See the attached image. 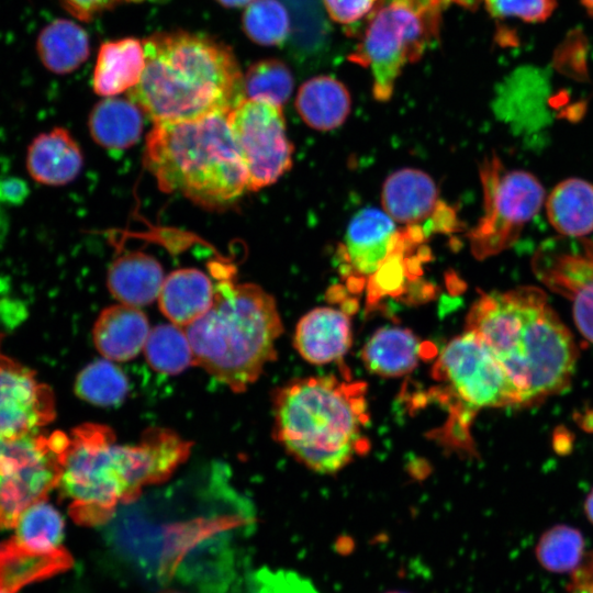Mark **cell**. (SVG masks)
Masks as SVG:
<instances>
[{"instance_id": "26", "label": "cell", "mask_w": 593, "mask_h": 593, "mask_svg": "<svg viewBox=\"0 0 593 593\" xmlns=\"http://www.w3.org/2000/svg\"><path fill=\"white\" fill-rule=\"evenodd\" d=\"M143 111L130 99L109 97L99 101L89 115L93 141L111 152L136 144L143 132Z\"/></svg>"}, {"instance_id": "35", "label": "cell", "mask_w": 593, "mask_h": 593, "mask_svg": "<svg viewBox=\"0 0 593 593\" xmlns=\"http://www.w3.org/2000/svg\"><path fill=\"white\" fill-rule=\"evenodd\" d=\"M483 2L494 18H517L526 22H542L557 7L556 0H483Z\"/></svg>"}, {"instance_id": "8", "label": "cell", "mask_w": 593, "mask_h": 593, "mask_svg": "<svg viewBox=\"0 0 593 593\" xmlns=\"http://www.w3.org/2000/svg\"><path fill=\"white\" fill-rule=\"evenodd\" d=\"M448 0H379L349 60L370 69L373 97L391 98L404 66L416 61L438 36Z\"/></svg>"}, {"instance_id": "4", "label": "cell", "mask_w": 593, "mask_h": 593, "mask_svg": "<svg viewBox=\"0 0 593 593\" xmlns=\"http://www.w3.org/2000/svg\"><path fill=\"white\" fill-rule=\"evenodd\" d=\"M366 389L334 376L289 381L272 398L276 439L310 470L337 473L369 449Z\"/></svg>"}, {"instance_id": "13", "label": "cell", "mask_w": 593, "mask_h": 593, "mask_svg": "<svg viewBox=\"0 0 593 593\" xmlns=\"http://www.w3.org/2000/svg\"><path fill=\"white\" fill-rule=\"evenodd\" d=\"M400 232L396 223L384 212L368 208L350 220L339 254L347 277L354 280H373L391 264L403 247L419 242L425 233L407 227Z\"/></svg>"}, {"instance_id": "40", "label": "cell", "mask_w": 593, "mask_h": 593, "mask_svg": "<svg viewBox=\"0 0 593 593\" xmlns=\"http://www.w3.org/2000/svg\"><path fill=\"white\" fill-rule=\"evenodd\" d=\"M584 512L588 519L593 524V489L585 499Z\"/></svg>"}, {"instance_id": "32", "label": "cell", "mask_w": 593, "mask_h": 593, "mask_svg": "<svg viewBox=\"0 0 593 593\" xmlns=\"http://www.w3.org/2000/svg\"><path fill=\"white\" fill-rule=\"evenodd\" d=\"M292 90V72L280 59L256 61L243 75V92L247 99L264 100L282 107Z\"/></svg>"}, {"instance_id": "6", "label": "cell", "mask_w": 593, "mask_h": 593, "mask_svg": "<svg viewBox=\"0 0 593 593\" xmlns=\"http://www.w3.org/2000/svg\"><path fill=\"white\" fill-rule=\"evenodd\" d=\"M227 114L155 123L146 138L144 164L160 190L179 192L208 209L226 206L248 190Z\"/></svg>"}, {"instance_id": "42", "label": "cell", "mask_w": 593, "mask_h": 593, "mask_svg": "<svg viewBox=\"0 0 593 593\" xmlns=\"http://www.w3.org/2000/svg\"><path fill=\"white\" fill-rule=\"evenodd\" d=\"M159 593H183V592H180V591H177V590H170V589H168V590L161 591V592H159Z\"/></svg>"}, {"instance_id": "41", "label": "cell", "mask_w": 593, "mask_h": 593, "mask_svg": "<svg viewBox=\"0 0 593 593\" xmlns=\"http://www.w3.org/2000/svg\"><path fill=\"white\" fill-rule=\"evenodd\" d=\"M582 5L586 10V12L593 16V0H581Z\"/></svg>"}, {"instance_id": "11", "label": "cell", "mask_w": 593, "mask_h": 593, "mask_svg": "<svg viewBox=\"0 0 593 593\" xmlns=\"http://www.w3.org/2000/svg\"><path fill=\"white\" fill-rule=\"evenodd\" d=\"M227 121L247 172L248 190L271 186L291 169L293 145L287 136L282 107L244 98Z\"/></svg>"}, {"instance_id": "3", "label": "cell", "mask_w": 593, "mask_h": 593, "mask_svg": "<svg viewBox=\"0 0 593 593\" xmlns=\"http://www.w3.org/2000/svg\"><path fill=\"white\" fill-rule=\"evenodd\" d=\"M143 46L145 68L128 99L155 123L230 113L245 98L240 67L223 42L178 30L155 33Z\"/></svg>"}, {"instance_id": "9", "label": "cell", "mask_w": 593, "mask_h": 593, "mask_svg": "<svg viewBox=\"0 0 593 593\" xmlns=\"http://www.w3.org/2000/svg\"><path fill=\"white\" fill-rule=\"evenodd\" d=\"M483 212L468 234L470 250L484 260L510 249L544 206L546 192L530 172L507 168L492 153L479 165Z\"/></svg>"}, {"instance_id": "15", "label": "cell", "mask_w": 593, "mask_h": 593, "mask_svg": "<svg viewBox=\"0 0 593 593\" xmlns=\"http://www.w3.org/2000/svg\"><path fill=\"white\" fill-rule=\"evenodd\" d=\"M383 211L396 223L407 227L444 231L454 228L456 217L439 199L433 178L415 168H402L383 182ZM445 232V231H444Z\"/></svg>"}, {"instance_id": "34", "label": "cell", "mask_w": 593, "mask_h": 593, "mask_svg": "<svg viewBox=\"0 0 593 593\" xmlns=\"http://www.w3.org/2000/svg\"><path fill=\"white\" fill-rule=\"evenodd\" d=\"M242 593H317L309 580L295 572L264 568L253 572Z\"/></svg>"}, {"instance_id": "1", "label": "cell", "mask_w": 593, "mask_h": 593, "mask_svg": "<svg viewBox=\"0 0 593 593\" xmlns=\"http://www.w3.org/2000/svg\"><path fill=\"white\" fill-rule=\"evenodd\" d=\"M192 443L154 427L135 445L116 443L107 425L85 423L68 435L57 485L72 521L85 527L108 523L119 504L136 501L149 485L166 481L183 463Z\"/></svg>"}, {"instance_id": "36", "label": "cell", "mask_w": 593, "mask_h": 593, "mask_svg": "<svg viewBox=\"0 0 593 593\" xmlns=\"http://www.w3.org/2000/svg\"><path fill=\"white\" fill-rule=\"evenodd\" d=\"M379 0H323L332 20L343 25H351L369 16Z\"/></svg>"}, {"instance_id": "14", "label": "cell", "mask_w": 593, "mask_h": 593, "mask_svg": "<svg viewBox=\"0 0 593 593\" xmlns=\"http://www.w3.org/2000/svg\"><path fill=\"white\" fill-rule=\"evenodd\" d=\"M55 415L51 388L37 381L30 368L0 354V438L40 430Z\"/></svg>"}, {"instance_id": "22", "label": "cell", "mask_w": 593, "mask_h": 593, "mask_svg": "<svg viewBox=\"0 0 593 593\" xmlns=\"http://www.w3.org/2000/svg\"><path fill=\"white\" fill-rule=\"evenodd\" d=\"M144 68L143 42L134 37L104 42L92 75L93 90L107 98L130 91L139 82Z\"/></svg>"}, {"instance_id": "25", "label": "cell", "mask_w": 593, "mask_h": 593, "mask_svg": "<svg viewBox=\"0 0 593 593\" xmlns=\"http://www.w3.org/2000/svg\"><path fill=\"white\" fill-rule=\"evenodd\" d=\"M548 222L560 236L585 237L593 233V184L581 178L557 183L544 203Z\"/></svg>"}, {"instance_id": "2", "label": "cell", "mask_w": 593, "mask_h": 593, "mask_svg": "<svg viewBox=\"0 0 593 593\" xmlns=\"http://www.w3.org/2000/svg\"><path fill=\"white\" fill-rule=\"evenodd\" d=\"M513 380L529 406L566 391L579 350L572 333L536 286L481 293L466 317Z\"/></svg>"}, {"instance_id": "23", "label": "cell", "mask_w": 593, "mask_h": 593, "mask_svg": "<svg viewBox=\"0 0 593 593\" xmlns=\"http://www.w3.org/2000/svg\"><path fill=\"white\" fill-rule=\"evenodd\" d=\"M302 121L315 131H332L348 118L351 98L346 86L332 76L320 75L304 81L295 97Z\"/></svg>"}, {"instance_id": "10", "label": "cell", "mask_w": 593, "mask_h": 593, "mask_svg": "<svg viewBox=\"0 0 593 593\" xmlns=\"http://www.w3.org/2000/svg\"><path fill=\"white\" fill-rule=\"evenodd\" d=\"M67 444L60 430L0 438V529L14 528L30 505L57 488Z\"/></svg>"}, {"instance_id": "28", "label": "cell", "mask_w": 593, "mask_h": 593, "mask_svg": "<svg viewBox=\"0 0 593 593\" xmlns=\"http://www.w3.org/2000/svg\"><path fill=\"white\" fill-rule=\"evenodd\" d=\"M128 389V380L124 372L105 358L86 366L75 382V393L86 402L99 406H114L122 403Z\"/></svg>"}, {"instance_id": "43", "label": "cell", "mask_w": 593, "mask_h": 593, "mask_svg": "<svg viewBox=\"0 0 593 593\" xmlns=\"http://www.w3.org/2000/svg\"><path fill=\"white\" fill-rule=\"evenodd\" d=\"M384 593H409V592H404V591H388V592H384Z\"/></svg>"}, {"instance_id": "38", "label": "cell", "mask_w": 593, "mask_h": 593, "mask_svg": "<svg viewBox=\"0 0 593 593\" xmlns=\"http://www.w3.org/2000/svg\"><path fill=\"white\" fill-rule=\"evenodd\" d=\"M30 194L27 183L18 177H5L0 179V202L16 205L24 202Z\"/></svg>"}, {"instance_id": "5", "label": "cell", "mask_w": 593, "mask_h": 593, "mask_svg": "<svg viewBox=\"0 0 593 593\" xmlns=\"http://www.w3.org/2000/svg\"><path fill=\"white\" fill-rule=\"evenodd\" d=\"M183 331L194 366L240 393L276 359L283 326L270 293L255 283L224 279L215 286L213 305Z\"/></svg>"}, {"instance_id": "20", "label": "cell", "mask_w": 593, "mask_h": 593, "mask_svg": "<svg viewBox=\"0 0 593 593\" xmlns=\"http://www.w3.org/2000/svg\"><path fill=\"white\" fill-rule=\"evenodd\" d=\"M149 332L145 313L136 306L121 303L102 310L94 322L92 338L105 359L126 361L144 348Z\"/></svg>"}, {"instance_id": "12", "label": "cell", "mask_w": 593, "mask_h": 593, "mask_svg": "<svg viewBox=\"0 0 593 593\" xmlns=\"http://www.w3.org/2000/svg\"><path fill=\"white\" fill-rule=\"evenodd\" d=\"M535 278L571 303L581 335L593 343V236H556L539 244L532 256Z\"/></svg>"}, {"instance_id": "24", "label": "cell", "mask_w": 593, "mask_h": 593, "mask_svg": "<svg viewBox=\"0 0 593 593\" xmlns=\"http://www.w3.org/2000/svg\"><path fill=\"white\" fill-rule=\"evenodd\" d=\"M164 280V270L157 259L145 253L131 251L111 264L107 283L121 303L137 307L158 299Z\"/></svg>"}, {"instance_id": "17", "label": "cell", "mask_w": 593, "mask_h": 593, "mask_svg": "<svg viewBox=\"0 0 593 593\" xmlns=\"http://www.w3.org/2000/svg\"><path fill=\"white\" fill-rule=\"evenodd\" d=\"M25 166L35 182L59 187L78 177L83 166V155L66 128L54 127L32 139L27 146Z\"/></svg>"}, {"instance_id": "19", "label": "cell", "mask_w": 593, "mask_h": 593, "mask_svg": "<svg viewBox=\"0 0 593 593\" xmlns=\"http://www.w3.org/2000/svg\"><path fill=\"white\" fill-rule=\"evenodd\" d=\"M436 353L412 331L387 326L376 331L361 350L366 368L382 378H398L413 371L419 360Z\"/></svg>"}, {"instance_id": "21", "label": "cell", "mask_w": 593, "mask_h": 593, "mask_svg": "<svg viewBox=\"0 0 593 593\" xmlns=\"http://www.w3.org/2000/svg\"><path fill=\"white\" fill-rule=\"evenodd\" d=\"M215 299V286L201 270L182 268L169 273L161 286L158 303L175 325L186 327L202 316Z\"/></svg>"}, {"instance_id": "27", "label": "cell", "mask_w": 593, "mask_h": 593, "mask_svg": "<svg viewBox=\"0 0 593 593\" xmlns=\"http://www.w3.org/2000/svg\"><path fill=\"white\" fill-rule=\"evenodd\" d=\"M41 61L55 74H69L89 57L87 32L70 20L58 19L46 25L37 37Z\"/></svg>"}, {"instance_id": "31", "label": "cell", "mask_w": 593, "mask_h": 593, "mask_svg": "<svg viewBox=\"0 0 593 593\" xmlns=\"http://www.w3.org/2000/svg\"><path fill=\"white\" fill-rule=\"evenodd\" d=\"M64 518L46 500L30 505L19 517L13 537L35 549L51 550L61 546Z\"/></svg>"}, {"instance_id": "7", "label": "cell", "mask_w": 593, "mask_h": 593, "mask_svg": "<svg viewBox=\"0 0 593 593\" xmlns=\"http://www.w3.org/2000/svg\"><path fill=\"white\" fill-rule=\"evenodd\" d=\"M433 378L438 396L452 414V437L471 448L470 424L484 409L529 406L527 395L491 353L470 331L454 337L437 356Z\"/></svg>"}, {"instance_id": "39", "label": "cell", "mask_w": 593, "mask_h": 593, "mask_svg": "<svg viewBox=\"0 0 593 593\" xmlns=\"http://www.w3.org/2000/svg\"><path fill=\"white\" fill-rule=\"evenodd\" d=\"M220 4L226 8L247 7L254 0H216Z\"/></svg>"}, {"instance_id": "44", "label": "cell", "mask_w": 593, "mask_h": 593, "mask_svg": "<svg viewBox=\"0 0 593 593\" xmlns=\"http://www.w3.org/2000/svg\"><path fill=\"white\" fill-rule=\"evenodd\" d=\"M2 335H0V339H1Z\"/></svg>"}, {"instance_id": "16", "label": "cell", "mask_w": 593, "mask_h": 593, "mask_svg": "<svg viewBox=\"0 0 593 593\" xmlns=\"http://www.w3.org/2000/svg\"><path fill=\"white\" fill-rule=\"evenodd\" d=\"M353 342L349 315L331 306H320L304 314L296 324L294 347L313 365L342 360Z\"/></svg>"}, {"instance_id": "18", "label": "cell", "mask_w": 593, "mask_h": 593, "mask_svg": "<svg viewBox=\"0 0 593 593\" xmlns=\"http://www.w3.org/2000/svg\"><path fill=\"white\" fill-rule=\"evenodd\" d=\"M72 564V556L63 546L40 550L12 537L0 544V593H18L67 571Z\"/></svg>"}, {"instance_id": "29", "label": "cell", "mask_w": 593, "mask_h": 593, "mask_svg": "<svg viewBox=\"0 0 593 593\" xmlns=\"http://www.w3.org/2000/svg\"><path fill=\"white\" fill-rule=\"evenodd\" d=\"M144 349L150 367L163 373L177 374L194 366L189 339L175 324H159L150 329Z\"/></svg>"}, {"instance_id": "37", "label": "cell", "mask_w": 593, "mask_h": 593, "mask_svg": "<svg viewBox=\"0 0 593 593\" xmlns=\"http://www.w3.org/2000/svg\"><path fill=\"white\" fill-rule=\"evenodd\" d=\"M128 1L133 0H59L66 11L85 22Z\"/></svg>"}, {"instance_id": "30", "label": "cell", "mask_w": 593, "mask_h": 593, "mask_svg": "<svg viewBox=\"0 0 593 593\" xmlns=\"http://www.w3.org/2000/svg\"><path fill=\"white\" fill-rule=\"evenodd\" d=\"M585 542L580 530L556 525L539 538L535 555L540 566L555 573L573 572L585 557Z\"/></svg>"}, {"instance_id": "33", "label": "cell", "mask_w": 593, "mask_h": 593, "mask_svg": "<svg viewBox=\"0 0 593 593\" xmlns=\"http://www.w3.org/2000/svg\"><path fill=\"white\" fill-rule=\"evenodd\" d=\"M243 31L256 44L278 46L290 34V16L279 0H254L242 19Z\"/></svg>"}]
</instances>
